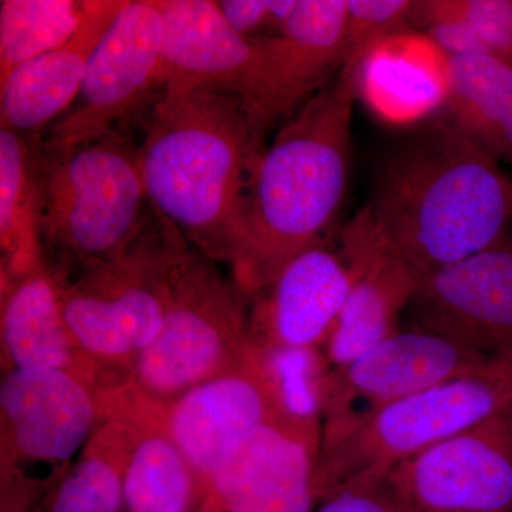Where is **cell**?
<instances>
[{
  "mask_svg": "<svg viewBox=\"0 0 512 512\" xmlns=\"http://www.w3.org/2000/svg\"><path fill=\"white\" fill-rule=\"evenodd\" d=\"M138 147L154 208L211 261L231 265L268 124L232 94L161 93Z\"/></svg>",
  "mask_w": 512,
  "mask_h": 512,
  "instance_id": "obj_1",
  "label": "cell"
},
{
  "mask_svg": "<svg viewBox=\"0 0 512 512\" xmlns=\"http://www.w3.org/2000/svg\"><path fill=\"white\" fill-rule=\"evenodd\" d=\"M355 79L339 73L303 103L252 173L234 261L235 284L258 295L313 247L342 207L352 161Z\"/></svg>",
  "mask_w": 512,
  "mask_h": 512,
  "instance_id": "obj_2",
  "label": "cell"
},
{
  "mask_svg": "<svg viewBox=\"0 0 512 512\" xmlns=\"http://www.w3.org/2000/svg\"><path fill=\"white\" fill-rule=\"evenodd\" d=\"M370 212L419 279L510 241L512 180L447 119L384 157Z\"/></svg>",
  "mask_w": 512,
  "mask_h": 512,
  "instance_id": "obj_3",
  "label": "cell"
},
{
  "mask_svg": "<svg viewBox=\"0 0 512 512\" xmlns=\"http://www.w3.org/2000/svg\"><path fill=\"white\" fill-rule=\"evenodd\" d=\"M30 144L40 245L56 276L120 258L156 218L138 147L120 131L62 150Z\"/></svg>",
  "mask_w": 512,
  "mask_h": 512,
  "instance_id": "obj_4",
  "label": "cell"
},
{
  "mask_svg": "<svg viewBox=\"0 0 512 512\" xmlns=\"http://www.w3.org/2000/svg\"><path fill=\"white\" fill-rule=\"evenodd\" d=\"M508 412H512V355L491 357L467 375L323 436L315 477L318 504L348 485L387 477L407 458Z\"/></svg>",
  "mask_w": 512,
  "mask_h": 512,
  "instance_id": "obj_5",
  "label": "cell"
},
{
  "mask_svg": "<svg viewBox=\"0 0 512 512\" xmlns=\"http://www.w3.org/2000/svg\"><path fill=\"white\" fill-rule=\"evenodd\" d=\"M247 293L187 248L171 274L163 328L136 360L128 389L165 410L234 366L252 345Z\"/></svg>",
  "mask_w": 512,
  "mask_h": 512,
  "instance_id": "obj_6",
  "label": "cell"
},
{
  "mask_svg": "<svg viewBox=\"0 0 512 512\" xmlns=\"http://www.w3.org/2000/svg\"><path fill=\"white\" fill-rule=\"evenodd\" d=\"M181 232L157 211L130 249L62 284V313L74 346L94 363L134 366L163 328L171 274L187 249Z\"/></svg>",
  "mask_w": 512,
  "mask_h": 512,
  "instance_id": "obj_7",
  "label": "cell"
},
{
  "mask_svg": "<svg viewBox=\"0 0 512 512\" xmlns=\"http://www.w3.org/2000/svg\"><path fill=\"white\" fill-rule=\"evenodd\" d=\"M163 19V92L208 90L245 101L269 127L296 107L256 39L229 26L210 0H156Z\"/></svg>",
  "mask_w": 512,
  "mask_h": 512,
  "instance_id": "obj_8",
  "label": "cell"
},
{
  "mask_svg": "<svg viewBox=\"0 0 512 512\" xmlns=\"http://www.w3.org/2000/svg\"><path fill=\"white\" fill-rule=\"evenodd\" d=\"M163 36L156 0H126L94 50L72 107L29 140L43 150H62L120 131L163 92Z\"/></svg>",
  "mask_w": 512,
  "mask_h": 512,
  "instance_id": "obj_9",
  "label": "cell"
},
{
  "mask_svg": "<svg viewBox=\"0 0 512 512\" xmlns=\"http://www.w3.org/2000/svg\"><path fill=\"white\" fill-rule=\"evenodd\" d=\"M427 330H397L348 365L330 369L323 394V436L355 426L390 404L490 360Z\"/></svg>",
  "mask_w": 512,
  "mask_h": 512,
  "instance_id": "obj_10",
  "label": "cell"
},
{
  "mask_svg": "<svg viewBox=\"0 0 512 512\" xmlns=\"http://www.w3.org/2000/svg\"><path fill=\"white\" fill-rule=\"evenodd\" d=\"M387 478L416 512H512V412L407 458Z\"/></svg>",
  "mask_w": 512,
  "mask_h": 512,
  "instance_id": "obj_11",
  "label": "cell"
},
{
  "mask_svg": "<svg viewBox=\"0 0 512 512\" xmlns=\"http://www.w3.org/2000/svg\"><path fill=\"white\" fill-rule=\"evenodd\" d=\"M322 434L289 419L252 430L222 454L208 498L221 512H312Z\"/></svg>",
  "mask_w": 512,
  "mask_h": 512,
  "instance_id": "obj_12",
  "label": "cell"
},
{
  "mask_svg": "<svg viewBox=\"0 0 512 512\" xmlns=\"http://www.w3.org/2000/svg\"><path fill=\"white\" fill-rule=\"evenodd\" d=\"M404 313L473 352L512 355V242L421 276Z\"/></svg>",
  "mask_w": 512,
  "mask_h": 512,
  "instance_id": "obj_13",
  "label": "cell"
},
{
  "mask_svg": "<svg viewBox=\"0 0 512 512\" xmlns=\"http://www.w3.org/2000/svg\"><path fill=\"white\" fill-rule=\"evenodd\" d=\"M282 419L288 417L282 412L264 352L254 342L234 366L164 410L165 429L207 488L222 454L235 441Z\"/></svg>",
  "mask_w": 512,
  "mask_h": 512,
  "instance_id": "obj_14",
  "label": "cell"
},
{
  "mask_svg": "<svg viewBox=\"0 0 512 512\" xmlns=\"http://www.w3.org/2000/svg\"><path fill=\"white\" fill-rule=\"evenodd\" d=\"M340 255L350 278L348 301L325 356L332 369L348 365L380 340L396 333L417 278L399 249L362 208L340 232Z\"/></svg>",
  "mask_w": 512,
  "mask_h": 512,
  "instance_id": "obj_15",
  "label": "cell"
},
{
  "mask_svg": "<svg viewBox=\"0 0 512 512\" xmlns=\"http://www.w3.org/2000/svg\"><path fill=\"white\" fill-rule=\"evenodd\" d=\"M93 380L62 369H12L0 386L6 441L16 457L64 464L89 440L101 412H109Z\"/></svg>",
  "mask_w": 512,
  "mask_h": 512,
  "instance_id": "obj_16",
  "label": "cell"
},
{
  "mask_svg": "<svg viewBox=\"0 0 512 512\" xmlns=\"http://www.w3.org/2000/svg\"><path fill=\"white\" fill-rule=\"evenodd\" d=\"M342 255L325 245L302 252L264 291L251 312V339L262 350L325 348L348 301Z\"/></svg>",
  "mask_w": 512,
  "mask_h": 512,
  "instance_id": "obj_17",
  "label": "cell"
},
{
  "mask_svg": "<svg viewBox=\"0 0 512 512\" xmlns=\"http://www.w3.org/2000/svg\"><path fill=\"white\" fill-rule=\"evenodd\" d=\"M126 0H87L82 26L69 42L22 64L0 82V124L26 138L40 136L72 107L94 50Z\"/></svg>",
  "mask_w": 512,
  "mask_h": 512,
  "instance_id": "obj_18",
  "label": "cell"
},
{
  "mask_svg": "<svg viewBox=\"0 0 512 512\" xmlns=\"http://www.w3.org/2000/svg\"><path fill=\"white\" fill-rule=\"evenodd\" d=\"M357 99L383 121L413 124L444 109L447 56L413 30L377 43L355 73Z\"/></svg>",
  "mask_w": 512,
  "mask_h": 512,
  "instance_id": "obj_19",
  "label": "cell"
},
{
  "mask_svg": "<svg viewBox=\"0 0 512 512\" xmlns=\"http://www.w3.org/2000/svg\"><path fill=\"white\" fill-rule=\"evenodd\" d=\"M2 282V343L13 369H62L93 380L94 367L80 355L64 323L62 285L46 262Z\"/></svg>",
  "mask_w": 512,
  "mask_h": 512,
  "instance_id": "obj_20",
  "label": "cell"
},
{
  "mask_svg": "<svg viewBox=\"0 0 512 512\" xmlns=\"http://www.w3.org/2000/svg\"><path fill=\"white\" fill-rule=\"evenodd\" d=\"M131 439L124 470L127 512L192 511L204 505L207 485L165 429L164 410L131 392Z\"/></svg>",
  "mask_w": 512,
  "mask_h": 512,
  "instance_id": "obj_21",
  "label": "cell"
},
{
  "mask_svg": "<svg viewBox=\"0 0 512 512\" xmlns=\"http://www.w3.org/2000/svg\"><path fill=\"white\" fill-rule=\"evenodd\" d=\"M348 0H298L274 36L256 39L296 109L336 79L345 63Z\"/></svg>",
  "mask_w": 512,
  "mask_h": 512,
  "instance_id": "obj_22",
  "label": "cell"
},
{
  "mask_svg": "<svg viewBox=\"0 0 512 512\" xmlns=\"http://www.w3.org/2000/svg\"><path fill=\"white\" fill-rule=\"evenodd\" d=\"M0 244L3 281L26 275L45 261L32 144L6 128H0Z\"/></svg>",
  "mask_w": 512,
  "mask_h": 512,
  "instance_id": "obj_23",
  "label": "cell"
},
{
  "mask_svg": "<svg viewBox=\"0 0 512 512\" xmlns=\"http://www.w3.org/2000/svg\"><path fill=\"white\" fill-rule=\"evenodd\" d=\"M110 423L94 434L82 458L56 488L46 512H123L124 470L131 423L123 410L111 412Z\"/></svg>",
  "mask_w": 512,
  "mask_h": 512,
  "instance_id": "obj_24",
  "label": "cell"
},
{
  "mask_svg": "<svg viewBox=\"0 0 512 512\" xmlns=\"http://www.w3.org/2000/svg\"><path fill=\"white\" fill-rule=\"evenodd\" d=\"M87 2L2 0L0 82L22 64L69 42L82 26Z\"/></svg>",
  "mask_w": 512,
  "mask_h": 512,
  "instance_id": "obj_25",
  "label": "cell"
},
{
  "mask_svg": "<svg viewBox=\"0 0 512 512\" xmlns=\"http://www.w3.org/2000/svg\"><path fill=\"white\" fill-rule=\"evenodd\" d=\"M282 412L299 423L319 424L330 369L325 353L316 348L262 350Z\"/></svg>",
  "mask_w": 512,
  "mask_h": 512,
  "instance_id": "obj_26",
  "label": "cell"
},
{
  "mask_svg": "<svg viewBox=\"0 0 512 512\" xmlns=\"http://www.w3.org/2000/svg\"><path fill=\"white\" fill-rule=\"evenodd\" d=\"M440 20L466 22L491 55L512 67V0H424L414 6L413 26L427 29Z\"/></svg>",
  "mask_w": 512,
  "mask_h": 512,
  "instance_id": "obj_27",
  "label": "cell"
},
{
  "mask_svg": "<svg viewBox=\"0 0 512 512\" xmlns=\"http://www.w3.org/2000/svg\"><path fill=\"white\" fill-rule=\"evenodd\" d=\"M413 0H348L345 63L340 73L355 79L366 53L377 43L413 30Z\"/></svg>",
  "mask_w": 512,
  "mask_h": 512,
  "instance_id": "obj_28",
  "label": "cell"
},
{
  "mask_svg": "<svg viewBox=\"0 0 512 512\" xmlns=\"http://www.w3.org/2000/svg\"><path fill=\"white\" fill-rule=\"evenodd\" d=\"M446 113L512 97V67L494 56H447Z\"/></svg>",
  "mask_w": 512,
  "mask_h": 512,
  "instance_id": "obj_29",
  "label": "cell"
},
{
  "mask_svg": "<svg viewBox=\"0 0 512 512\" xmlns=\"http://www.w3.org/2000/svg\"><path fill=\"white\" fill-rule=\"evenodd\" d=\"M446 119L487 156L512 163V97L453 111Z\"/></svg>",
  "mask_w": 512,
  "mask_h": 512,
  "instance_id": "obj_30",
  "label": "cell"
},
{
  "mask_svg": "<svg viewBox=\"0 0 512 512\" xmlns=\"http://www.w3.org/2000/svg\"><path fill=\"white\" fill-rule=\"evenodd\" d=\"M298 0H221L218 9L245 39L274 36L292 15Z\"/></svg>",
  "mask_w": 512,
  "mask_h": 512,
  "instance_id": "obj_31",
  "label": "cell"
},
{
  "mask_svg": "<svg viewBox=\"0 0 512 512\" xmlns=\"http://www.w3.org/2000/svg\"><path fill=\"white\" fill-rule=\"evenodd\" d=\"M315 512H416L389 478L363 481L336 491Z\"/></svg>",
  "mask_w": 512,
  "mask_h": 512,
  "instance_id": "obj_32",
  "label": "cell"
},
{
  "mask_svg": "<svg viewBox=\"0 0 512 512\" xmlns=\"http://www.w3.org/2000/svg\"><path fill=\"white\" fill-rule=\"evenodd\" d=\"M181 512H192V511H181ZM200 512H208L207 507H205V505H202Z\"/></svg>",
  "mask_w": 512,
  "mask_h": 512,
  "instance_id": "obj_33",
  "label": "cell"
},
{
  "mask_svg": "<svg viewBox=\"0 0 512 512\" xmlns=\"http://www.w3.org/2000/svg\"><path fill=\"white\" fill-rule=\"evenodd\" d=\"M208 512H211V510H208ZM212 512H214V511H212Z\"/></svg>",
  "mask_w": 512,
  "mask_h": 512,
  "instance_id": "obj_34",
  "label": "cell"
}]
</instances>
